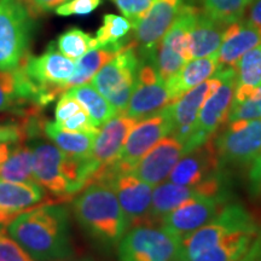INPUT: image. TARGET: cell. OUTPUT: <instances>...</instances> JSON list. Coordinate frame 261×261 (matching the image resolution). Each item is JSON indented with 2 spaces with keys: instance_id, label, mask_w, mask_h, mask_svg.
Segmentation results:
<instances>
[{
  "instance_id": "ac0fdd59",
  "label": "cell",
  "mask_w": 261,
  "mask_h": 261,
  "mask_svg": "<svg viewBox=\"0 0 261 261\" xmlns=\"http://www.w3.org/2000/svg\"><path fill=\"white\" fill-rule=\"evenodd\" d=\"M46 107L42 91L27 76L21 65L0 69V113L15 112L21 115Z\"/></svg>"
},
{
  "instance_id": "ffe728a7",
  "label": "cell",
  "mask_w": 261,
  "mask_h": 261,
  "mask_svg": "<svg viewBox=\"0 0 261 261\" xmlns=\"http://www.w3.org/2000/svg\"><path fill=\"white\" fill-rule=\"evenodd\" d=\"M220 84V75L215 71L213 77L203 81L168 106L173 125L171 135L174 136L182 145L190 136L201 108Z\"/></svg>"
},
{
  "instance_id": "44dd1931",
  "label": "cell",
  "mask_w": 261,
  "mask_h": 261,
  "mask_svg": "<svg viewBox=\"0 0 261 261\" xmlns=\"http://www.w3.org/2000/svg\"><path fill=\"white\" fill-rule=\"evenodd\" d=\"M223 174L213 139L184 155L179 160L168 181L185 187H195Z\"/></svg>"
},
{
  "instance_id": "7402d4cb",
  "label": "cell",
  "mask_w": 261,
  "mask_h": 261,
  "mask_svg": "<svg viewBox=\"0 0 261 261\" xmlns=\"http://www.w3.org/2000/svg\"><path fill=\"white\" fill-rule=\"evenodd\" d=\"M182 156L184 146L174 136L169 135L160 140L130 173L146 184L156 187L168 178Z\"/></svg>"
},
{
  "instance_id": "5bb4252c",
  "label": "cell",
  "mask_w": 261,
  "mask_h": 261,
  "mask_svg": "<svg viewBox=\"0 0 261 261\" xmlns=\"http://www.w3.org/2000/svg\"><path fill=\"white\" fill-rule=\"evenodd\" d=\"M98 181H107L115 191L128 227L152 225V187L129 172H103Z\"/></svg>"
},
{
  "instance_id": "30bf717a",
  "label": "cell",
  "mask_w": 261,
  "mask_h": 261,
  "mask_svg": "<svg viewBox=\"0 0 261 261\" xmlns=\"http://www.w3.org/2000/svg\"><path fill=\"white\" fill-rule=\"evenodd\" d=\"M31 14L18 0H0V69H12L27 55Z\"/></svg>"
},
{
  "instance_id": "ee69618b",
  "label": "cell",
  "mask_w": 261,
  "mask_h": 261,
  "mask_svg": "<svg viewBox=\"0 0 261 261\" xmlns=\"http://www.w3.org/2000/svg\"><path fill=\"white\" fill-rule=\"evenodd\" d=\"M248 23L261 31V0H252Z\"/></svg>"
},
{
  "instance_id": "f35d334b",
  "label": "cell",
  "mask_w": 261,
  "mask_h": 261,
  "mask_svg": "<svg viewBox=\"0 0 261 261\" xmlns=\"http://www.w3.org/2000/svg\"><path fill=\"white\" fill-rule=\"evenodd\" d=\"M56 128L67 130V132H91V130H98L99 128L93 125L92 120L86 110L81 109L75 115L69 119L64 120V121H54L52 122Z\"/></svg>"
},
{
  "instance_id": "277c9868",
  "label": "cell",
  "mask_w": 261,
  "mask_h": 261,
  "mask_svg": "<svg viewBox=\"0 0 261 261\" xmlns=\"http://www.w3.org/2000/svg\"><path fill=\"white\" fill-rule=\"evenodd\" d=\"M257 230L255 220L243 205L226 204L213 220L180 241L177 261H188L236 233Z\"/></svg>"
},
{
  "instance_id": "b9f144b4",
  "label": "cell",
  "mask_w": 261,
  "mask_h": 261,
  "mask_svg": "<svg viewBox=\"0 0 261 261\" xmlns=\"http://www.w3.org/2000/svg\"><path fill=\"white\" fill-rule=\"evenodd\" d=\"M69 2V0H23V4L29 14L33 17H37L38 15L46 14L52 10H56L58 6L63 5L64 3Z\"/></svg>"
},
{
  "instance_id": "7a4b0ae2",
  "label": "cell",
  "mask_w": 261,
  "mask_h": 261,
  "mask_svg": "<svg viewBox=\"0 0 261 261\" xmlns=\"http://www.w3.org/2000/svg\"><path fill=\"white\" fill-rule=\"evenodd\" d=\"M71 208L81 228L104 246L119 244L129 230L115 191L107 181L87 185L74 198Z\"/></svg>"
},
{
  "instance_id": "83f0119b",
  "label": "cell",
  "mask_w": 261,
  "mask_h": 261,
  "mask_svg": "<svg viewBox=\"0 0 261 261\" xmlns=\"http://www.w3.org/2000/svg\"><path fill=\"white\" fill-rule=\"evenodd\" d=\"M234 69L237 77L232 106L252 98L261 86V44L244 54Z\"/></svg>"
},
{
  "instance_id": "60d3db41",
  "label": "cell",
  "mask_w": 261,
  "mask_h": 261,
  "mask_svg": "<svg viewBox=\"0 0 261 261\" xmlns=\"http://www.w3.org/2000/svg\"><path fill=\"white\" fill-rule=\"evenodd\" d=\"M83 109V106L68 92L62 94L55 108V121H64Z\"/></svg>"
},
{
  "instance_id": "5b68a950",
  "label": "cell",
  "mask_w": 261,
  "mask_h": 261,
  "mask_svg": "<svg viewBox=\"0 0 261 261\" xmlns=\"http://www.w3.org/2000/svg\"><path fill=\"white\" fill-rule=\"evenodd\" d=\"M200 12L192 6H182L178 17L154 50L140 61L150 62L160 76L167 81L190 61L189 39Z\"/></svg>"
},
{
  "instance_id": "4fadbf2b",
  "label": "cell",
  "mask_w": 261,
  "mask_h": 261,
  "mask_svg": "<svg viewBox=\"0 0 261 261\" xmlns=\"http://www.w3.org/2000/svg\"><path fill=\"white\" fill-rule=\"evenodd\" d=\"M213 143L221 168L252 163L261 154V119L230 122Z\"/></svg>"
},
{
  "instance_id": "cb8c5ba5",
  "label": "cell",
  "mask_w": 261,
  "mask_h": 261,
  "mask_svg": "<svg viewBox=\"0 0 261 261\" xmlns=\"http://www.w3.org/2000/svg\"><path fill=\"white\" fill-rule=\"evenodd\" d=\"M46 200V189L37 181H9L0 179V213L17 217Z\"/></svg>"
},
{
  "instance_id": "c3c4849f",
  "label": "cell",
  "mask_w": 261,
  "mask_h": 261,
  "mask_svg": "<svg viewBox=\"0 0 261 261\" xmlns=\"http://www.w3.org/2000/svg\"><path fill=\"white\" fill-rule=\"evenodd\" d=\"M18 2H19V3H23V0H18Z\"/></svg>"
},
{
  "instance_id": "9c48e42d",
  "label": "cell",
  "mask_w": 261,
  "mask_h": 261,
  "mask_svg": "<svg viewBox=\"0 0 261 261\" xmlns=\"http://www.w3.org/2000/svg\"><path fill=\"white\" fill-rule=\"evenodd\" d=\"M180 240L161 226L143 225L127 231L117 244L120 261H177Z\"/></svg>"
},
{
  "instance_id": "4316f807",
  "label": "cell",
  "mask_w": 261,
  "mask_h": 261,
  "mask_svg": "<svg viewBox=\"0 0 261 261\" xmlns=\"http://www.w3.org/2000/svg\"><path fill=\"white\" fill-rule=\"evenodd\" d=\"M128 42H121V44L109 45V46L96 47L90 50L77 60L75 64V71L70 80L64 85L62 92H67L68 90L73 87L85 85L90 81H92L98 71L106 65L108 62H110L113 58H115L117 55L127 46Z\"/></svg>"
},
{
  "instance_id": "f546056e",
  "label": "cell",
  "mask_w": 261,
  "mask_h": 261,
  "mask_svg": "<svg viewBox=\"0 0 261 261\" xmlns=\"http://www.w3.org/2000/svg\"><path fill=\"white\" fill-rule=\"evenodd\" d=\"M68 93L79 100L83 108L89 113L93 125L99 128L107 121L117 115V112L107 98L96 90L92 84H85L68 90Z\"/></svg>"
},
{
  "instance_id": "8d00e7d4",
  "label": "cell",
  "mask_w": 261,
  "mask_h": 261,
  "mask_svg": "<svg viewBox=\"0 0 261 261\" xmlns=\"http://www.w3.org/2000/svg\"><path fill=\"white\" fill-rule=\"evenodd\" d=\"M0 261H35L6 231H0Z\"/></svg>"
},
{
  "instance_id": "ab89813d",
  "label": "cell",
  "mask_w": 261,
  "mask_h": 261,
  "mask_svg": "<svg viewBox=\"0 0 261 261\" xmlns=\"http://www.w3.org/2000/svg\"><path fill=\"white\" fill-rule=\"evenodd\" d=\"M102 4V0H69L55 10L60 16L89 15Z\"/></svg>"
},
{
  "instance_id": "8fae6325",
  "label": "cell",
  "mask_w": 261,
  "mask_h": 261,
  "mask_svg": "<svg viewBox=\"0 0 261 261\" xmlns=\"http://www.w3.org/2000/svg\"><path fill=\"white\" fill-rule=\"evenodd\" d=\"M173 125L168 106L151 116L140 120L130 130L117 161L108 167L109 172H132L140 160L160 140L172 133Z\"/></svg>"
},
{
  "instance_id": "603a6c76",
  "label": "cell",
  "mask_w": 261,
  "mask_h": 261,
  "mask_svg": "<svg viewBox=\"0 0 261 261\" xmlns=\"http://www.w3.org/2000/svg\"><path fill=\"white\" fill-rule=\"evenodd\" d=\"M261 44V31L248 22H234L224 32L223 42L218 50L219 68L234 67L241 57Z\"/></svg>"
},
{
  "instance_id": "52a82bcc",
  "label": "cell",
  "mask_w": 261,
  "mask_h": 261,
  "mask_svg": "<svg viewBox=\"0 0 261 261\" xmlns=\"http://www.w3.org/2000/svg\"><path fill=\"white\" fill-rule=\"evenodd\" d=\"M138 68L139 57L137 56L135 42L130 41L91 81L98 92L115 108L117 114L126 112L135 89Z\"/></svg>"
},
{
  "instance_id": "f1b7e54d",
  "label": "cell",
  "mask_w": 261,
  "mask_h": 261,
  "mask_svg": "<svg viewBox=\"0 0 261 261\" xmlns=\"http://www.w3.org/2000/svg\"><path fill=\"white\" fill-rule=\"evenodd\" d=\"M98 132L99 129L91 132H67L56 128L48 121L45 122L44 126V135L64 154L76 161H85L90 158Z\"/></svg>"
},
{
  "instance_id": "7dc6e473",
  "label": "cell",
  "mask_w": 261,
  "mask_h": 261,
  "mask_svg": "<svg viewBox=\"0 0 261 261\" xmlns=\"http://www.w3.org/2000/svg\"><path fill=\"white\" fill-rule=\"evenodd\" d=\"M58 261H94L92 259H90V257H68V259H63V260H58Z\"/></svg>"
},
{
  "instance_id": "d6a6232c",
  "label": "cell",
  "mask_w": 261,
  "mask_h": 261,
  "mask_svg": "<svg viewBox=\"0 0 261 261\" xmlns=\"http://www.w3.org/2000/svg\"><path fill=\"white\" fill-rule=\"evenodd\" d=\"M252 0H203L204 14L225 25L238 22Z\"/></svg>"
},
{
  "instance_id": "6da1fadb",
  "label": "cell",
  "mask_w": 261,
  "mask_h": 261,
  "mask_svg": "<svg viewBox=\"0 0 261 261\" xmlns=\"http://www.w3.org/2000/svg\"><path fill=\"white\" fill-rule=\"evenodd\" d=\"M8 232L35 261H58L74 256L69 210L47 203L18 214Z\"/></svg>"
},
{
  "instance_id": "74e56055",
  "label": "cell",
  "mask_w": 261,
  "mask_h": 261,
  "mask_svg": "<svg viewBox=\"0 0 261 261\" xmlns=\"http://www.w3.org/2000/svg\"><path fill=\"white\" fill-rule=\"evenodd\" d=\"M154 2L155 0H113L114 4L122 12L123 17L132 22V27L148 12Z\"/></svg>"
},
{
  "instance_id": "2e32d148",
  "label": "cell",
  "mask_w": 261,
  "mask_h": 261,
  "mask_svg": "<svg viewBox=\"0 0 261 261\" xmlns=\"http://www.w3.org/2000/svg\"><path fill=\"white\" fill-rule=\"evenodd\" d=\"M227 200V194L197 198L165 215L159 224L181 241L213 220L226 205Z\"/></svg>"
},
{
  "instance_id": "7c38bea8",
  "label": "cell",
  "mask_w": 261,
  "mask_h": 261,
  "mask_svg": "<svg viewBox=\"0 0 261 261\" xmlns=\"http://www.w3.org/2000/svg\"><path fill=\"white\" fill-rule=\"evenodd\" d=\"M18 65L42 91L45 106L63 94L62 89L75 71L74 61L62 55L57 47H54V44L40 56H28L27 54Z\"/></svg>"
},
{
  "instance_id": "d4e9b609",
  "label": "cell",
  "mask_w": 261,
  "mask_h": 261,
  "mask_svg": "<svg viewBox=\"0 0 261 261\" xmlns=\"http://www.w3.org/2000/svg\"><path fill=\"white\" fill-rule=\"evenodd\" d=\"M218 68H219V62H218L217 54L187 62L177 74H174L171 79L166 81L172 98V103L180 98L182 94L212 77V75L215 74Z\"/></svg>"
},
{
  "instance_id": "484cf974",
  "label": "cell",
  "mask_w": 261,
  "mask_h": 261,
  "mask_svg": "<svg viewBox=\"0 0 261 261\" xmlns=\"http://www.w3.org/2000/svg\"><path fill=\"white\" fill-rule=\"evenodd\" d=\"M225 29V24L215 21L207 14L198 15L189 39L190 61L217 54L223 42Z\"/></svg>"
},
{
  "instance_id": "9a60e30c",
  "label": "cell",
  "mask_w": 261,
  "mask_h": 261,
  "mask_svg": "<svg viewBox=\"0 0 261 261\" xmlns=\"http://www.w3.org/2000/svg\"><path fill=\"white\" fill-rule=\"evenodd\" d=\"M172 103L166 81L160 76L150 62L140 61L137 79L125 114L144 120Z\"/></svg>"
},
{
  "instance_id": "ba28073f",
  "label": "cell",
  "mask_w": 261,
  "mask_h": 261,
  "mask_svg": "<svg viewBox=\"0 0 261 261\" xmlns=\"http://www.w3.org/2000/svg\"><path fill=\"white\" fill-rule=\"evenodd\" d=\"M139 121L135 117L117 114L99 128L93 143L92 154L81 162L80 180L85 189L97 180L104 169L117 161L129 132Z\"/></svg>"
},
{
  "instance_id": "7bdbcfd3",
  "label": "cell",
  "mask_w": 261,
  "mask_h": 261,
  "mask_svg": "<svg viewBox=\"0 0 261 261\" xmlns=\"http://www.w3.org/2000/svg\"><path fill=\"white\" fill-rule=\"evenodd\" d=\"M249 181L253 194L261 197V154L250 163Z\"/></svg>"
},
{
  "instance_id": "8992f818",
  "label": "cell",
  "mask_w": 261,
  "mask_h": 261,
  "mask_svg": "<svg viewBox=\"0 0 261 261\" xmlns=\"http://www.w3.org/2000/svg\"><path fill=\"white\" fill-rule=\"evenodd\" d=\"M217 73L220 75L221 84L201 108L190 136L182 145L184 155L211 140L221 125L227 121L233 103L237 73L234 67L218 68Z\"/></svg>"
},
{
  "instance_id": "e0dca14e",
  "label": "cell",
  "mask_w": 261,
  "mask_h": 261,
  "mask_svg": "<svg viewBox=\"0 0 261 261\" xmlns=\"http://www.w3.org/2000/svg\"><path fill=\"white\" fill-rule=\"evenodd\" d=\"M220 194H227L226 187L224 184V174L195 187L178 185L172 181L161 182L156 185L155 190L152 191L151 212H150L151 223L152 225L159 224L165 215L188 202L205 196Z\"/></svg>"
},
{
  "instance_id": "836d02e7",
  "label": "cell",
  "mask_w": 261,
  "mask_h": 261,
  "mask_svg": "<svg viewBox=\"0 0 261 261\" xmlns=\"http://www.w3.org/2000/svg\"><path fill=\"white\" fill-rule=\"evenodd\" d=\"M130 29H132V22L126 17L113 14L104 15L103 24L100 25L96 34L97 47L125 42V38Z\"/></svg>"
},
{
  "instance_id": "3957f363",
  "label": "cell",
  "mask_w": 261,
  "mask_h": 261,
  "mask_svg": "<svg viewBox=\"0 0 261 261\" xmlns=\"http://www.w3.org/2000/svg\"><path fill=\"white\" fill-rule=\"evenodd\" d=\"M33 149V174L39 182L52 194L71 196L83 190L80 182L81 161L70 159L51 142L33 137L27 139Z\"/></svg>"
},
{
  "instance_id": "f6af8a7d",
  "label": "cell",
  "mask_w": 261,
  "mask_h": 261,
  "mask_svg": "<svg viewBox=\"0 0 261 261\" xmlns=\"http://www.w3.org/2000/svg\"><path fill=\"white\" fill-rule=\"evenodd\" d=\"M242 261H261V230H259V233L254 242L248 250L247 255L243 257Z\"/></svg>"
},
{
  "instance_id": "4dcf8cb0",
  "label": "cell",
  "mask_w": 261,
  "mask_h": 261,
  "mask_svg": "<svg viewBox=\"0 0 261 261\" xmlns=\"http://www.w3.org/2000/svg\"><path fill=\"white\" fill-rule=\"evenodd\" d=\"M34 155L27 140L12 149L11 154L0 167V179L9 181H35L33 174Z\"/></svg>"
},
{
  "instance_id": "1f68e13d",
  "label": "cell",
  "mask_w": 261,
  "mask_h": 261,
  "mask_svg": "<svg viewBox=\"0 0 261 261\" xmlns=\"http://www.w3.org/2000/svg\"><path fill=\"white\" fill-rule=\"evenodd\" d=\"M97 47L96 37L79 28H71L57 39V48L62 55L70 60H79L86 52Z\"/></svg>"
},
{
  "instance_id": "bcb514c9",
  "label": "cell",
  "mask_w": 261,
  "mask_h": 261,
  "mask_svg": "<svg viewBox=\"0 0 261 261\" xmlns=\"http://www.w3.org/2000/svg\"><path fill=\"white\" fill-rule=\"evenodd\" d=\"M15 219V217H10V215H5L0 213V231H4L5 227Z\"/></svg>"
},
{
  "instance_id": "d590c367",
  "label": "cell",
  "mask_w": 261,
  "mask_h": 261,
  "mask_svg": "<svg viewBox=\"0 0 261 261\" xmlns=\"http://www.w3.org/2000/svg\"><path fill=\"white\" fill-rule=\"evenodd\" d=\"M256 119H261V86L252 98L231 107L227 122L250 121Z\"/></svg>"
},
{
  "instance_id": "d6986e66",
  "label": "cell",
  "mask_w": 261,
  "mask_h": 261,
  "mask_svg": "<svg viewBox=\"0 0 261 261\" xmlns=\"http://www.w3.org/2000/svg\"><path fill=\"white\" fill-rule=\"evenodd\" d=\"M182 9V0H155L148 12L133 24V42L144 58L165 37Z\"/></svg>"
},
{
  "instance_id": "e575fe53",
  "label": "cell",
  "mask_w": 261,
  "mask_h": 261,
  "mask_svg": "<svg viewBox=\"0 0 261 261\" xmlns=\"http://www.w3.org/2000/svg\"><path fill=\"white\" fill-rule=\"evenodd\" d=\"M24 140H27V137L21 123L0 125V167L8 160L12 149Z\"/></svg>"
}]
</instances>
